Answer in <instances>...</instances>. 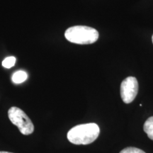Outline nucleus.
<instances>
[{"instance_id":"1","label":"nucleus","mask_w":153,"mask_h":153,"mask_svg":"<svg viewBox=\"0 0 153 153\" xmlns=\"http://www.w3.org/2000/svg\"><path fill=\"white\" fill-rule=\"evenodd\" d=\"M100 129L97 124L90 123L74 126L68 133V140L74 145H89L99 137Z\"/></svg>"},{"instance_id":"6","label":"nucleus","mask_w":153,"mask_h":153,"mask_svg":"<svg viewBox=\"0 0 153 153\" xmlns=\"http://www.w3.org/2000/svg\"><path fill=\"white\" fill-rule=\"evenodd\" d=\"M143 130L148 135V137L153 140V116H151L145 122Z\"/></svg>"},{"instance_id":"5","label":"nucleus","mask_w":153,"mask_h":153,"mask_svg":"<svg viewBox=\"0 0 153 153\" xmlns=\"http://www.w3.org/2000/svg\"><path fill=\"white\" fill-rule=\"evenodd\" d=\"M27 78L28 74L26 72L23 71V70H19V71H17L13 74L11 79L15 84H21L26 81Z\"/></svg>"},{"instance_id":"7","label":"nucleus","mask_w":153,"mask_h":153,"mask_svg":"<svg viewBox=\"0 0 153 153\" xmlns=\"http://www.w3.org/2000/svg\"><path fill=\"white\" fill-rule=\"evenodd\" d=\"M16 57L14 56L7 57L2 61V66L5 68L9 69L12 68L13 66H14L15 63H16Z\"/></svg>"},{"instance_id":"4","label":"nucleus","mask_w":153,"mask_h":153,"mask_svg":"<svg viewBox=\"0 0 153 153\" xmlns=\"http://www.w3.org/2000/svg\"><path fill=\"white\" fill-rule=\"evenodd\" d=\"M138 91V82L134 76H128L120 85V97L125 104H130L135 99Z\"/></svg>"},{"instance_id":"10","label":"nucleus","mask_w":153,"mask_h":153,"mask_svg":"<svg viewBox=\"0 0 153 153\" xmlns=\"http://www.w3.org/2000/svg\"><path fill=\"white\" fill-rule=\"evenodd\" d=\"M152 43H153V35H152Z\"/></svg>"},{"instance_id":"3","label":"nucleus","mask_w":153,"mask_h":153,"mask_svg":"<svg viewBox=\"0 0 153 153\" xmlns=\"http://www.w3.org/2000/svg\"><path fill=\"white\" fill-rule=\"evenodd\" d=\"M9 120L14 125L18 127L19 131L24 135H28L33 133L34 126L28 116L24 111L18 107H11L8 111Z\"/></svg>"},{"instance_id":"2","label":"nucleus","mask_w":153,"mask_h":153,"mask_svg":"<svg viewBox=\"0 0 153 153\" xmlns=\"http://www.w3.org/2000/svg\"><path fill=\"white\" fill-rule=\"evenodd\" d=\"M65 36L68 41L79 45L95 43L99 38V33L95 28L86 26H74L68 28Z\"/></svg>"},{"instance_id":"9","label":"nucleus","mask_w":153,"mask_h":153,"mask_svg":"<svg viewBox=\"0 0 153 153\" xmlns=\"http://www.w3.org/2000/svg\"><path fill=\"white\" fill-rule=\"evenodd\" d=\"M0 153H13V152H6V151H0Z\"/></svg>"},{"instance_id":"8","label":"nucleus","mask_w":153,"mask_h":153,"mask_svg":"<svg viewBox=\"0 0 153 153\" xmlns=\"http://www.w3.org/2000/svg\"><path fill=\"white\" fill-rule=\"evenodd\" d=\"M119 153H145L144 151L140 150V149L137 148H133V147H129L122 150Z\"/></svg>"}]
</instances>
